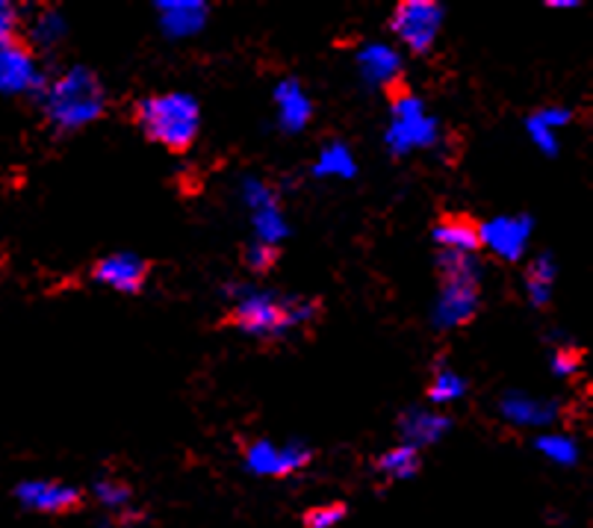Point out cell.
Segmentation results:
<instances>
[{
    "label": "cell",
    "instance_id": "9a60e30c",
    "mask_svg": "<svg viewBox=\"0 0 593 528\" xmlns=\"http://www.w3.org/2000/svg\"><path fill=\"white\" fill-rule=\"evenodd\" d=\"M398 428H402V437H405L407 446L414 449H423V446L437 443L446 428H449V420L443 413L434 411H423V408H411V411L402 413L398 420Z\"/></svg>",
    "mask_w": 593,
    "mask_h": 528
},
{
    "label": "cell",
    "instance_id": "7c38bea8",
    "mask_svg": "<svg viewBox=\"0 0 593 528\" xmlns=\"http://www.w3.org/2000/svg\"><path fill=\"white\" fill-rule=\"evenodd\" d=\"M482 222L464 216V213H449L434 225V243L441 245V252L452 254H475L482 248Z\"/></svg>",
    "mask_w": 593,
    "mask_h": 528
},
{
    "label": "cell",
    "instance_id": "7402d4cb",
    "mask_svg": "<svg viewBox=\"0 0 593 528\" xmlns=\"http://www.w3.org/2000/svg\"><path fill=\"white\" fill-rule=\"evenodd\" d=\"M95 496H98L103 508H110L116 517L130 511V502H134V490H130L125 481H119V478H101V481L95 485Z\"/></svg>",
    "mask_w": 593,
    "mask_h": 528
},
{
    "label": "cell",
    "instance_id": "4fadbf2b",
    "mask_svg": "<svg viewBox=\"0 0 593 528\" xmlns=\"http://www.w3.org/2000/svg\"><path fill=\"white\" fill-rule=\"evenodd\" d=\"M357 66L364 71L366 84L373 86L396 89L402 80V57L387 45H366L364 51L357 53Z\"/></svg>",
    "mask_w": 593,
    "mask_h": 528
},
{
    "label": "cell",
    "instance_id": "30bf717a",
    "mask_svg": "<svg viewBox=\"0 0 593 528\" xmlns=\"http://www.w3.org/2000/svg\"><path fill=\"white\" fill-rule=\"evenodd\" d=\"M482 245H487L502 261H520L526 254V245L532 239V218L528 216H502L493 222H484Z\"/></svg>",
    "mask_w": 593,
    "mask_h": 528
},
{
    "label": "cell",
    "instance_id": "9c48e42d",
    "mask_svg": "<svg viewBox=\"0 0 593 528\" xmlns=\"http://www.w3.org/2000/svg\"><path fill=\"white\" fill-rule=\"evenodd\" d=\"M148 275H151V261L130 252L107 254L92 266V281L110 286L116 293H142Z\"/></svg>",
    "mask_w": 593,
    "mask_h": 528
},
{
    "label": "cell",
    "instance_id": "5bb4252c",
    "mask_svg": "<svg viewBox=\"0 0 593 528\" xmlns=\"http://www.w3.org/2000/svg\"><path fill=\"white\" fill-rule=\"evenodd\" d=\"M246 202L251 204L255 211V227L257 234L264 236V243H275L284 236V216H280V207L275 202V193H269L264 184H255V180H246Z\"/></svg>",
    "mask_w": 593,
    "mask_h": 528
},
{
    "label": "cell",
    "instance_id": "8fae6325",
    "mask_svg": "<svg viewBox=\"0 0 593 528\" xmlns=\"http://www.w3.org/2000/svg\"><path fill=\"white\" fill-rule=\"evenodd\" d=\"M18 502L39 514H68L80 508V490L77 487L60 485V481H21L16 487Z\"/></svg>",
    "mask_w": 593,
    "mask_h": 528
},
{
    "label": "cell",
    "instance_id": "ba28073f",
    "mask_svg": "<svg viewBox=\"0 0 593 528\" xmlns=\"http://www.w3.org/2000/svg\"><path fill=\"white\" fill-rule=\"evenodd\" d=\"M45 75L39 71L30 45L16 42L0 48V95L42 92Z\"/></svg>",
    "mask_w": 593,
    "mask_h": 528
},
{
    "label": "cell",
    "instance_id": "cb8c5ba5",
    "mask_svg": "<svg viewBox=\"0 0 593 528\" xmlns=\"http://www.w3.org/2000/svg\"><path fill=\"white\" fill-rule=\"evenodd\" d=\"M537 449H541L550 461L555 463H576L579 461V446L564 434H546L537 440Z\"/></svg>",
    "mask_w": 593,
    "mask_h": 528
},
{
    "label": "cell",
    "instance_id": "484cf974",
    "mask_svg": "<svg viewBox=\"0 0 593 528\" xmlns=\"http://www.w3.org/2000/svg\"><path fill=\"white\" fill-rule=\"evenodd\" d=\"M343 520H346V505H339V502L319 505V508L305 514L307 528H337Z\"/></svg>",
    "mask_w": 593,
    "mask_h": 528
},
{
    "label": "cell",
    "instance_id": "d6986e66",
    "mask_svg": "<svg viewBox=\"0 0 593 528\" xmlns=\"http://www.w3.org/2000/svg\"><path fill=\"white\" fill-rule=\"evenodd\" d=\"M552 286H555V263H552L550 254H543L526 272L528 302H532L534 307H546L552 299Z\"/></svg>",
    "mask_w": 593,
    "mask_h": 528
},
{
    "label": "cell",
    "instance_id": "44dd1931",
    "mask_svg": "<svg viewBox=\"0 0 593 528\" xmlns=\"http://www.w3.org/2000/svg\"><path fill=\"white\" fill-rule=\"evenodd\" d=\"M464 393H466V384L458 372L449 370V366H441V370L434 372V381H432V387H428V399H432L434 404L458 402Z\"/></svg>",
    "mask_w": 593,
    "mask_h": 528
},
{
    "label": "cell",
    "instance_id": "4dcf8cb0",
    "mask_svg": "<svg viewBox=\"0 0 593 528\" xmlns=\"http://www.w3.org/2000/svg\"><path fill=\"white\" fill-rule=\"evenodd\" d=\"M532 118H537L543 127L555 130V127H561V125H570L573 113H570V109H564V107H543L541 113H534Z\"/></svg>",
    "mask_w": 593,
    "mask_h": 528
},
{
    "label": "cell",
    "instance_id": "277c9868",
    "mask_svg": "<svg viewBox=\"0 0 593 528\" xmlns=\"http://www.w3.org/2000/svg\"><path fill=\"white\" fill-rule=\"evenodd\" d=\"M443 272L441 295L434 304V325L441 331L464 327L473 322L482 299V266L475 263L473 254H452L441 252L437 257Z\"/></svg>",
    "mask_w": 593,
    "mask_h": 528
},
{
    "label": "cell",
    "instance_id": "e0dca14e",
    "mask_svg": "<svg viewBox=\"0 0 593 528\" xmlns=\"http://www.w3.org/2000/svg\"><path fill=\"white\" fill-rule=\"evenodd\" d=\"M162 30L169 36H189L198 33L207 21V7L198 0H166L160 3Z\"/></svg>",
    "mask_w": 593,
    "mask_h": 528
},
{
    "label": "cell",
    "instance_id": "5b68a950",
    "mask_svg": "<svg viewBox=\"0 0 593 528\" xmlns=\"http://www.w3.org/2000/svg\"><path fill=\"white\" fill-rule=\"evenodd\" d=\"M391 130H387V145L393 154H407L414 148H432L441 136V127L428 113L423 101L411 89L398 84L391 89Z\"/></svg>",
    "mask_w": 593,
    "mask_h": 528
},
{
    "label": "cell",
    "instance_id": "ffe728a7",
    "mask_svg": "<svg viewBox=\"0 0 593 528\" xmlns=\"http://www.w3.org/2000/svg\"><path fill=\"white\" fill-rule=\"evenodd\" d=\"M419 449H414V446H396V449H391V452H384L382 458H378V463H375V470L382 472L384 478H393V481H398V478H414L416 472H419Z\"/></svg>",
    "mask_w": 593,
    "mask_h": 528
},
{
    "label": "cell",
    "instance_id": "83f0119b",
    "mask_svg": "<svg viewBox=\"0 0 593 528\" xmlns=\"http://www.w3.org/2000/svg\"><path fill=\"white\" fill-rule=\"evenodd\" d=\"M579 366H582V352H579V349H559V352L552 354V372H555V375H576Z\"/></svg>",
    "mask_w": 593,
    "mask_h": 528
},
{
    "label": "cell",
    "instance_id": "52a82bcc",
    "mask_svg": "<svg viewBox=\"0 0 593 528\" xmlns=\"http://www.w3.org/2000/svg\"><path fill=\"white\" fill-rule=\"evenodd\" d=\"M314 452L302 443H287L278 446L271 440H255L246 449V467L255 476H269V478H284L293 472L305 470L310 463Z\"/></svg>",
    "mask_w": 593,
    "mask_h": 528
},
{
    "label": "cell",
    "instance_id": "8992f818",
    "mask_svg": "<svg viewBox=\"0 0 593 528\" xmlns=\"http://www.w3.org/2000/svg\"><path fill=\"white\" fill-rule=\"evenodd\" d=\"M443 7L434 0H405L393 9V33L414 53H428L441 36Z\"/></svg>",
    "mask_w": 593,
    "mask_h": 528
},
{
    "label": "cell",
    "instance_id": "d4e9b609",
    "mask_svg": "<svg viewBox=\"0 0 593 528\" xmlns=\"http://www.w3.org/2000/svg\"><path fill=\"white\" fill-rule=\"evenodd\" d=\"M275 263H278V248L269 243H264V239H257V243H251L246 248V266L251 268V272H257V275H266V272H271L275 268Z\"/></svg>",
    "mask_w": 593,
    "mask_h": 528
},
{
    "label": "cell",
    "instance_id": "ac0fdd59",
    "mask_svg": "<svg viewBox=\"0 0 593 528\" xmlns=\"http://www.w3.org/2000/svg\"><path fill=\"white\" fill-rule=\"evenodd\" d=\"M278 109H280V125L289 134H296L310 121V101H307L305 89L296 80H284L278 86Z\"/></svg>",
    "mask_w": 593,
    "mask_h": 528
},
{
    "label": "cell",
    "instance_id": "f1b7e54d",
    "mask_svg": "<svg viewBox=\"0 0 593 528\" xmlns=\"http://www.w3.org/2000/svg\"><path fill=\"white\" fill-rule=\"evenodd\" d=\"M33 33H36V39H39V42L51 45L57 36L66 33V25H62V18L57 16V12H45V16L36 21Z\"/></svg>",
    "mask_w": 593,
    "mask_h": 528
},
{
    "label": "cell",
    "instance_id": "3957f363",
    "mask_svg": "<svg viewBox=\"0 0 593 528\" xmlns=\"http://www.w3.org/2000/svg\"><path fill=\"white\" fill-rule=\"evenodd\" d=\"M45 118L57 130L71 134L80 127L92 125L107 109V92L101 80L89 68H71L42 89Z\"/></svg>",
    "mask_w": 593,
    "mask_h": 528
},
{
    "label": "cell",
    "instance_id": "603a6c76",
    "mask_svg": "<svg viewBox=\"0 0 593 528\" xmlns=\"http://www.w3.org/2000/svg\"><path fill=\"white\" fill-rule=\"evenodd\" d=\"M316 175H330V177H352L355 175V159L348 154L346 145H328L316 163Z\"/></svg>",
    "mask_w": 593,
    "mask_h": 528
},
{
    "label": "cell",
    "instance_id": "f546056e",
    "mask_svg": "<svg viewBox=\"0 0 593 528\" xmlns=\"http://www.w3.org/2000/svg\"><path fill=\"white\" fill-rule=\"evenodd\" d=\"M526 127H528V136L534 139V145H537L543 154H550V157L552 154H559V139H555V134H552L550 127H543L537 118H528Z\"/></svg>",
    "mask_w": 593,
    "mask_h": 528
},
{
    "label": "cell",
    "instance_id": "4316f807",
    "mask_svg": "<svg viewBox=\"0 0 593 528\" xmlns=\"http://www.w3.org/2000/svg\"><path fill=\"white\" fill-rule=\"evenodd\" d=\"M18 27H21V16H18V9L9 7V3H3V0H0V48L21 42Z\"/></svg>",
    "mask_w": 593,
    "mask_h": 528
},
{
    "label": "cell",
    "instance_id": "2e32d148",
    "mask_svg": "<svg viewBox=\"0 0 593 528\" xmlns=\"http://www.w3.org/2000/svg\"><path fill=\"white\" fill-rule=\"evenodd\" d=\"M500 411L502 417L508 422H514V426H550L552 420H555V404L550 402H537V399H532V395L526 393H508L502 395L500 402Z\"/></svg>",
    "mask_w": 593,
    "mask_h": 528
},
{
    "label": "cell",
    "instance_id": "6da1fadb",
    "mask_svg": "<svg viewBox=\"0 0 593 528\" xmlns=\"http://www.w3.org/2000/svg\"><path fill=\"white\" fill-rule=\"evenodd\" d=\"M230 299L234 302L225 311L219 325L234 327L239 334L255 336V340H264V343H278V340H287L296 331H305L323 313L319 299L280 295L271 293V290H251V286L230 290Z\"/></svg>",
    "mask_w": 593,
    "mask_h": 528
},
{
    "label": "cell",
    "instance_id": "7a4b0ae2",
    "mask_svg": "<svg viewBox=\"0 0 593 528\" xmlns=\"http://www.w3.org/2000/svg\"><path fill=\"white\" fill-rule=\"evenodd\" d=\"M134 125L166 151L184 154L201 130V107L187 92L148 95L134 104Z\"/></svg>",
    "mask_w": 593,
    "mask_h": 528
}]
</instances>
